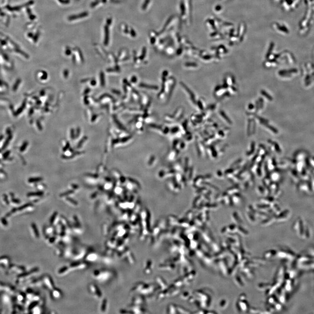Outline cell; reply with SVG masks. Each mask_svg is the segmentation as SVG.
I'll list each match as a JSON object with an SVG mask.
<instances>
[{
  "mask_svg": "<svg viewBox=\"0 0 314 314\" xmlns=\"http://www.w3.org/2000/svg\"><path fill=\"white\" fill-rule=\"evenodd\" d=\"M42 283L46 289L50 291L55 288L54 281L49 275H45L42 277Z\"/></svg>",
  "mask_w": 314,
  "mask_h": 314,
  "instance_id": "1",
  "label": "cell"
},
{
  "mask_svg": "<svg viewBox=\"0 0 314 314\" xmlns=\"http://www.w3.org/2000/svg\"><path fill=\"white\" fill-rule=\"evenodd\" d=\"M71 270H84L86 268L88 267V264L87 262H79V261H75L70 264L69 266Z\"/></svg>",
  "mask_w": 314,
  "mask_h": 314,
  "instance_id": "2",
  "label": "cell"
},
{
  "mask_svg": "<svg viewBox=\"0 0 314 314\" xmlns=\"http://www.w3.org/2000/svg\"><path fill=\"white\" fill-rule=\"evenodd\" d=\"M89 291L92 295L97 299H100L102 296V292L99 287L94 283L90 284L89 286Z\"/></svg>",
  "mask_w": 314,
  "mask_h": 314,
  "instance_id": "3",
  "label": "cell"
},
{
  "mask_svg": "<svg viewBox=\"0 0 314 314\" xmlns=\"http://www.w3.org/2000/svg\"><path fill=\"white\" fill-rule=\"evenodd\" d=\"M98 258L97 254L94 251H89L87 252L86 255L85 256V261L87 262H94Z\"/></svg>",
  "mask_w": 314,
  "mask_h": 314,
  "instance_id": "4",
  "label": "cell"
},
{
  "mask_svg": "<svg viewBox=\"0 0 314 314\" xmlns=\"http://www.w3.org/2000/svg\"><path fill=\"white\" fill-rule=\"evenodd\" d=\"M63 294L62 292L57 288H54L51 291V296L52 298L54 300H59L62 298Z\"/></svg>",
  "mask_w": 314,
  "mask_h": 314,
  "instance_id": "5",
  "label": "cell"
},
{
  "mask_svg": "<svg viewBox=\"0 0 314 314\" xmlns=\"http://www.w3.org/2000/svg\"><path fill=\"white\" fill-rule=\"evenodd\" d=\"M88 251H87L84 248L83 249H81L80 250H78L77 251V252L75 253L74 254V259L75 260H77L78 261L79 259H83V258H84L85 256L86 255L87 252Z\"/></svg>",
  "mask_w": 314,
  "mask_h": 314,
  "instance_id": "6",
  "label": "cell"
},
{
  "mask_svg": "<svg viewBox=\"0 0 314 314\" xmlns=\"http://www.w3.org/2000/svg\"><path fill=\"white\" fill-rule=\"evenodd\" d=\"M71 270L70 267L69 266H65L61 267L60 269L58 270V275H60V276H62V275H66L69 271Z\"/></svg>",
  "mask_w": 314,
  "mask_h": 314,
  "instance_id": "7",
  "label": "cell"
},
{
  "mask_svg": "<svg viewBox=\"0 0 314 314\" xmlns=\"http://www.w3.org/2000/svg\"><path fill=\"white\" fill-rule=\"evenodd\" d=\"M84 153V152H81V151H77V152H75L71 155V156H66L65 155H62V158L64 159H70L72 158H74L76 156H77V155H81L82 153Z\"/></svg>",
  "mask_w": 314,
  "mask_h": 314,
  "instance_id": "8",
  "label": "cell"
},
{
  "mask_svg": "<svg viewBox=\"0 0 314 314\" xmlns=\"http://www.w3.org/2000/svg\"><path fill=\"white\" fill-rule=\"evenodd\" d=\"M57 215H58V212H54L53 214H52V216L51 217L49 221L51 225H53L54 222H55V219L57 217Z\"/></svg>",
  "mask_w": 314,
  "mask_h": 314,
  "instance_id": "9",
  "label": "cell"
},
{
  "mask_svg": "<svg viewBox=\"0 0 314 314\" xmlns=\"http://www.w3.org/2000/svg\"><path fill=\"white\" fill-rule=\"evenodd\" d=\"M106 307H107V301L106 299H103V301L101 304L100 306V311L102 312H104L106 311Z\"/></svg>",
  "mask_w": 314,
  "mask_h": 314,
  "instance_id": "10",
  "label": "cell"
},
{
  "mask_svg": "<svg viewBox=\"0 0 314 314\" xmlns=\"http://www.w3.org/2000/svg\"><path fill=\"white\" fill-rule=\"evenodd\" d=\"M44 193L43 192H37L35 193H29L28 194V196H41L43 195Z\"/></svg>",
  "mask_w": 314,
  "mask_h": 314,
  "instance_id": "11",
  "label": "cell"
},
{
  "mask_svg": "<svg viewBox=\"0 0 314 314\" xmlns=\"http://www.w3.org/2000/svg\"><path fill=\"white\" fill-rule=\"evenodd\" d=\"M43 180V179L41 177H38V178H31L28 180L29 182H39L40 181H42Z\"/></svg>",
  "mask_w": 314,
  "mask_h": 314,
  "instance_id": "12",
  "label": "cell"
},
{
  "mask_svg": "<svg viewBox=\"0 0 314 314\" xmlns=\"http://www.w3.org/2000/svg\"><path fill=\"white\" fill-rule=\"evenodd\" d=\"M73 193H74L73 190H68V191H66V192H65V193L61 194L60 195V197L67 196L69 195H71V194Z\"/></svg>",
  "mask_w": 314,
  "mask_h": 314,
  "instance_id": "13",
  "label": "cell"
},
{
  "mask_svg": "<svg viewBox=\"0 0 314 314\" xmlns=\"http://www.w3.org/2000/svg\"><path fill=\"white\" fill-rule=\"evenodd\" d=\"M87 137H85L84 138H82V139L80 140V141L78 142V145H77V147L76 148H78H78H80L81 147V146H82V145H83V143L85 141Z\"/></svg>",
  "mask_w": 314,
  "mask_h": 314,
  "instance_id": "14",
  "label": "cell"
},
{
  "mask_svg": "<svg viewBox=\"0 0 314 314\" xmlns=\"http://www.w3.org/2000/svg\"><path fill=\"white\" fill-rule=\"evenodd\" d=\"M66 199L67 201H69V202H70L71 204H73V205H77L78 204V202L77 201H76L75 200L71 198V197H67Z\"/></svg>",
  "mask_w": 314,
  "mask_h": 314,
  "instance_id": "15",
  "label": "cell"
},
{
  "mask_svg": "<svg viewBox=\"0 0 314 314\" xmlns=\"http://www.w3.org/2000/svg\"><path fill=\"white\" fill-rule=\"evenodd\" d=\"M32 227H33V229H34V232H35V234H36V237H37V238H39V233H38V231L37 228L36 227V225H35V224H33V225H32Z\"/></svg>",
  "mask_w": 314,
  "mask_h": 314,
  "instance_id": "16",
  "label": "cell"
},
{
  "mask_svg": "<svg viewBox=\"0 0 314 314\" xmlns=\"http://www.w3.org/2000/svg\"><path fill=\"white\" fill-rule=\"evenodd\" d=\"M141 86L144 88H146L151 89H158V88H157L158 87L153 86L141 84Z\"/></svg>",
  "mask_w": 314,
  "mask_h": 314,
  "instance_id": "17",
  "label": "cell"
},
{
  "mask_svg": "<svg viewBox=\"0 0 314 314\" xmlns=\"http://www.w3.org/2000/svg\"><path fill=\"white\" fill-rule=\"evenodd\" d=\"M70 147V143H69V142H67V143H66V145H65V146L64 147V148H63V151H64V152H65V151H66V150H67L69 149V148Z\"/></svg>",
  "mask_w": 314,
  "mask_h": 314,
  "instance_id": "18",
  "label": "cell"
},
{
  "mask_svg": "<svg viewBox=\"0 0 314 314\" xmlns=\"http://www.w3.org/2000/svg\"><path fill=\"white\" fill-rule=\"evenodd\" d=\"M87 176L89 177H93V178H97L98 177V175L97 174H87Z\"/></svg>",
  "mask_w": 314,
  "mask_h": 314,
  "instance_id": "19",
  "label": "cell"
},
{
  "mask_svg": "<svg viewBox=\"0 0 314 314\" xmlns=\"http://www.w3.org/2000/svg\"><path fill=\"white\" fill-rule=\"evenodd\" d=\"M72 187H73V188H74V189H78V185H77L72 184Z\"/></svg>",
  "mask_w": 314,
  "mask_h": 314,
  "instance_id": "20",
  "label": "cell"
},
{
  "mask_svg": "<svg viewBox=\"0 0 314 314\" xmlns=\"http://www.w3.org/2000/svg\"><path fill=\"white\" fill-rule=\"evenodd\" d=\"M97 192H96V193H93V194L92 195V196H91V198H94L96 197V196H97Z\"/></svg>",
  "mask_w": 314,
  "mask_h": 314,
  "instance_id": "21",
  "label": "cell"
},
{
  "mask_svg": "<svg viewBox=\"0 0 314 314\" xmlns=\"http://www.w3.org/2000/svg\"><path fill=\"white\" fill-rule=\"evenodd\" d=\"M71 137L72 139H73L74 138V131L73 130L71 131Z\"/></svg>",
  "mask_w": 314,
  "mask_h": 314,
  "instance_id": "22",
  "label": "cell"
}]
</instances>
